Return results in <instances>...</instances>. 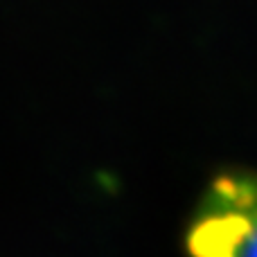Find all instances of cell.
Listing matches in <instances>:
<instances>
[{
  "label": "cell",
  "mask_w": 257,
  "mask_h": 257,
  "mask_svg": "<svg viewBox=\"0 0 257 257\" xmlns=\"http://www.w3.org/2000/svg\"><path fill=\"white\" fill-rule=\"evenodd\" d=\"M185 246L190 257H257V172L226 169L210 181Z\"/></svg>",
  "instance_id": "cell-1"
}]
</instances>
